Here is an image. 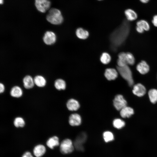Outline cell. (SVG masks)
I'll return each mask as SVG.
<instances>
[{
  "instance_id": "6da1fadb",
  "label": "cell",
  "mask_w": 157,
  "mask_h": 157,
  "mask_svg": "<svg viewBox=\"0 0 157 157\" xmlns=\"http://www.w3.org/2000/svg\"><path fill=\"white\" fill-rule=\"evenodd\" d=\"M130 30V25L129 21H125L112 33L110 40L111 48L113 50H116L123 44L129 35Z\"/></svg>"
},
{
  "instance_id": "7a4b0ae2",
  "label": "cell",
  "mask_w": 157,
  "mask_h": 157,
  "mask_svg": "<svg viewBox=\"0 0 157 157\" xmlns=\"http://www.w3.org/2000/svg\"><path fill=\"white\" fill-rule=\"evenodd\" d=\"M46 19L50 23L55 25L60 24L63 20V18L60 10L53 8L49 10L47 15Z\"/></svg>"
},
{
  "instance_id": "3957f363",
  "label": "cell",
  "mask_w": 157,
  "mask_h": 157,
  "mask_svg": "<svg viewBox=\"0 0 157 157\" xmlns=\"http://www.w3.org/2000/svg\"><path fill=\"white\" fill-rule=\"evenodd\" d=\"M117 70L120 76L127 82L129 86L133 85L134 80L132 73L129 65L122 67L117 66Z\"/></svg>"
},
{
  "instance_id": "277c9868",
  "label": "cell",
  "mask_w": 157,
  "mask_h": 157,
  "mask_svg": "<svg viewBox=\"0 0 157 157\" xmlns=\"http://www.w3.org/2000/svg\"><path fill=\"white\" fill-rule=\"evenodd\" d=\"M74 147V143L72 140L69 139H66L61 142L60 150L63 154H70L73 151Z\"/></svg>"
},
{
  "instance_id": "5b68a950",
  "label": "cell",
  "mask_w": 157,
  "mask_h": 157,
  "mask_svg": "<svg viewBox=\"0 0 157 157\" xmlns=\"http://www.w3.org/2000/svg\"><path fill=\"white\" fill-rule=\"evenodd\" d=\"M87 138L86 133L82 132L77 135L74 143L75 148L78 151H83L84 150L83 144L85 142Z\"/></svg>"
},
{
  "instance_id": "8992f818",
  "label": "cell",
  "mask_w": 157,
  "mask_h": 157,
  "mask_svg": "<svg viewBox=\"0 0 157 157\" xmlns=\"http://www.w3.org/2000/svg\"><path fill=\"white\" fill-rule=\"evenodd\" d=\"M35 4L39 11L44 13L49 9L51 3L49 0H35Z\"/></svg>"
},
{
  "instance_id": "52a82bcc",
  "label": "cell",
  "mask_w": 157,
  "mask_h": 157,
  "mask_svg": "<svg viewBox=\"0 0 157 157\" xmlns=\"http://www.w3.org/2000/svg\"><path fill=\"white\" fill-rule=\"evenodd\" d=\"M113 104L117 110H120L126 106L127 102L122 95L118 94L115 96L113 100Z\"/></svg>"
},
{
  "instance_id": "ba28073f",
  "label": "cell",
  "mask_w": 157,
  "mask_h": 157,
  "mask_svg": "<svg viewBox=\"0 0 157 157\" xmlns=\"http://www.w3.org/2000/svg\"><path fill=\"white\" fill-rule=\"evenodd\" d=\"M136 24V30L140 33H142L145 31H148L150 28L149 23L144 19H140L138 21Z\"/></svg>"
},
{
  "instance_id": "9c48e42d",
  "label": "cell",
  "mask_w": 157,
  "mask_h": 157,
  "mask_svg": "<svg viewBox=\"0 0 157 157\" xmlns=\"http://www.w3.org/2000/svg\"><path fill=\"white\" fill-rule=\"evenodd\" d=\"M43 41L46 44L51 45L54 43L56 39L55 33L51 31H46L43 37Z\"/></svg>"
},
{
  "instance_id": "30bf717a",
  "label": "cell",
  "mask_w": 157,
  "mask_h": 157,
  "mask_svg": "<svg viewBox=\"0 0 157 157\" xmlns=\"http://www.w3.org/2000/svg\"><path fill=\"white\" fill-rule=\"evenodd\" d=\"M132 92L135 95L139 97L144 95L146 92V89L144 86L140 83H138L133 86Z\"/></svg>"
},
{
  "instance_id": "8fae6325",
  "label": "cell",
  "mask_w": 157,
  "mask_h": 157,
  "mask_svg": "<svg viewBox=\"0 0 157 157\" xmlns=\"http://www.w3.org/2000/svg\"><path fill=\"white\" fill-rule=\"evenodd\" d=\"M138 71L142 74H145L149 71L150 67L147 63L144 60H142L136 65Z\"/></svg>"
},
{
  "instance_id": "7c38bea8",
  "label": "cell",
  "mask_w": 157,
  "mask_h": 157,
  "mask_svg": "<svg viewBox=\"0 0 157 157\" xmlns=\"http://www.w3.org/2000/svg\"><path fill=\"white\" fill-rule=\"evenodd\" d=\"M118 75L117 70L112 68L106 69L105 72L104 76L109 81L114 80L116 78Z\"/></svg>"
},
{
  "instance_id": "4fadbf2b",
  "label": "cell",
  "mask_w": 157,
  "mask_h": 157,
  "mask_svg": "<svg viewBox=\"0 0 157 157\" xmlns=\"http://www.w3.org/2000/svg\"><path fill=\"white\" fill-rule=\"evenodd\" d=\"M69 123L71 126H79L81 123V118L78 114H72L69 117Z\"/></svg>"
},
{
  "instance_id": "5bb4252c",
  "label": "cell",
  "mask_w": 157,
  "mask_h": 157,
  "mask_svg": "<svg viewBox=\"0 0 157 157\" xmlns=\"http://www.w3.org/2000/svg\"><path fill=\"white\" fill-rule=\"evenodd\" d=\"M124 14L127 20L129 22L135 21L138 17V15L137 13L131 8L126 9L124 11Z\"/></svg>"
},
{
  "instance_id": "9a60e30c",
  "label": "cell",
  "mask_w": 157,
  "mask_h": 157,
  "mask_svg": "<svg viewBox=\"0 0 157 157\" xmlns=\"http://www.w3.org/2000/svg\"><path fill=\"white\" fill-rule=\"evenodd\" d=\"M66 106L69 110L76 111L79 108L80 104L77 100L73 99H71L67 101Z\"/></svg>"
},
{
  "instance_id": "2e32d148",
  "label": "cell",
  "mask_w": 157,
  "mask_h": 157,
  "mask_svg": "<svg viewBox=\"0 0 157 157\" xmlns=\"http://www.w3.org/2000/svg\"><path fill=\"white\" fill-rule=\"evenodd\" d=\"M46 151L45 146L43 145L39 144L34 147L33 153L36 157H41L45 154Z\"/></svg>"
},
{
  "instance_id": "e0dca14e",
  "label": "cell",
  "mask_w": 157,
  "mask_h": 157,
  "mask_svg": "<svg viewBox=\"0 0 157 157\" xmlns=\"http://www.w3.org/2000/svg\"><path fill=\"white\" fill-rule=\"evenodd\" d=\"M23 82L24 87L26 89L32 88L35 84L34 79L29 75L25 76L23 79Z\"/></svg>"
},
{
  "instance_id": "ac0fdd59",
  "label": "cell",
  "mask_w": 157,
  "mask_h": 157,
  "mask_svg": "<svg viewBox=\"0 0 157 157\" xmlns=\"http://www.w3.org/2000/svg\"><path fill=\"white\" fill-rule=\"evenodd\" d=\"M23 94L22 88L18 86H15L11 89L10 94L13 97L18 98L21 97Z\"/></svg>"
},
{
  "instance_id": "d6986e66",
  "label": "cell",
  "mask_w": 157,
  "mask_h": 157,
  "mask_svg": "<svg viewBox=\"0 0 157 157\" xmlns=\"http://www.w3.org/2000/svg\"><path fill=\"white\" fill-rule=\"evenodd\" d=\"M120 111V115L124 118L129 117L134 113V110L132 108L127 106L122 108Z\"/></svg>"
},
{
  "instance_id": "ffe728a7",
  "label": "cell",
  "mask_w": 157,
  "mask_h": 157,
  "mask_svg": "<svg viewBox=\"0 0 157 157\" xmlns=\"http://www.w3.org/2000/svg\"><path fill=\"white\" fill-rule=\"evenodd\" d=\"M117 64V66L119 67H122L128 65L127 62L126 53L121 52L118 54Z\"/></svg>"
},
{
  "instance_id": "44dd1931",
  "label": "cell",
  "mask_w": 157,
  "mask_h": 157,
  "mask_svg": "<svg viewBox=\"0 0 157 157\" xmlns=\"http://www.w3.org/2000/svg\"><path fill=\"white\" fill-rule=\"evenodd\" d=\"M46 144L50 148L53 149L54 147L59 144V138L56 136L50 137L47 141Z\"/></svg>"
},
{
  "instance_id": "7402d4cb",
  "label": "cell",
  "mask_w": 157,
  "mask_h": 157,
  "mask_svg": "<svg viewBox=\"0 0 157 157\" xmlns=\"http://www.w3.org/2000/svg\"><path fill=\"white\" fill-rule=\"evenodd\" d=\"M76 34L78 38L83 40L87 39L89 35L88 32L82 28H78L76 31Z\"/></svg>"
},
{
  "instance_id": "603a6c76",
  "label": "cell",
  "mask_w": 157,
  "mask_h": 157,
  "mask_svg": "<svg viewBox=\"0 0 157 157\" xmlns=\"http://www.w3.org/2000/svg\"><path fill=\"white\" fill-rule=\"evenodd\" d=\"M33 79L35 84L39 87H44L46 85V81L42 76L37 75Z\"/></svg>"
},
{
  "instance_id": "cb8c5ba5",
  "label": "cell",
  "mask_w": 157,
  "mask_h": 157,
  "mask_svg": "<svg viewBox=\"0 0 157 157\" xmlns=\"http://www.w3.org/2000/svg\"><path fill=\"white\" fill-rule=\"evenodd\" d=\"M54 85L58 90H64L66 87V83L64 80L62 79H58L55 81Z\"/></svg>"
},
{
  "instance_id": "d4e9b609",
  "label": "cell",
  "mask_w": 157,
  "mask_h": 157,
  "mask_svg": "<svg viewBox=\"0 0 157 157\" xmlns=\"http://www.w3.org/2000/svg\"><path fill=\"white\" fill-rule=\"evenodd\" d=\"M148 94L150 100L152 103L154 104L157 102V90L151 89Z\"/></svg>"
},
{
  "instance_id": "484cf974",
  "label": "cell",
  "mask_w": 157,
  "mask_h": 157,
  "mask_svg": "<svg viewBox=\"0 0 157 157\" xmlns=\"http://www.w3.org/2000/svg\"><path fill=\"white\" fill-rule=\"evenodd\" d=\"M13 124L16 127H23L25 125V122L23 118L18 117L15 119L13 121Z\"/></svg>"
},
{
  "instance_id": "4316f807",
  "label": "cell",
  "mask_w": 157,
  "mask_h": 157,
  "mask_svg": "<svg viewBox=\"0 0 157 157\" xmlns=\"http://www.w3.org/2000/svg\"><path fill=\"white\" fill-rule=\"evenodd\" d=\"M103 136L104 141L106 142L112 141L114 139L113 134L109 131L104 132L103 134Z\"/></svg>"
},
{
  "instance_id": "83f0119b",
  "label": "cell",
  "mask_w": 157,
  "mask_h": 157,
  "mask_svg": "<svg viewBox=\"0 0 157 157\" xmlns=\"http://www.w3.org/2000/svg\"><path fill=\"white\" fill-rule=\"evenodd\" d=\"M113 124L115 128L118 129H120L124 126L125 122L123 120L117 118L113 120Z\"/></svg>"
},
{
  "instance_id": "f1b7e54d",
  "label": "cell",
  "mask_w": 157,
  "mask_h": 157,
  "mask_svg": "<svg viewBox=\"0 0 157 157\" xmlns=\"http://www.w3.org/2000/svg\"><path fill=\"white\" fill-rule=\"evenodd\" d=\"M111 60L110 55L108 53H103L100 58L101 62L104 64H107L109 63Z\"/></svg>"
},
{
  "instance_id": "f546056e",
  "label": "cell",
  "mask_w": 157,
  "mask_h": 157,
  "mask_svg": "<svg viewBox=\"0 0 157 157\" xmlns=\"http://www.w3.org/2000/svg\"><path fill=\"white\" fill-rule=\"evenodd\" d=\"M126 54L127 65H133L135 62V59L134 56L130 52H126Z\"/></svg>"
},
{
  "instance_id": "4dcf8cb0",
  "label": "cell",
  "mask_w": 157,
  "mask_h": 157,
  "mask_svg": "<svg viewBox=\"0 0 157 157\" xmlns=\"http://www.w3.org/2000/svg\"><path fill=\"white\" fill-rule=\"evenodd\" d=\"M152 23L154 26L157 27V14L153 16L152 20Z\"/></svg>"
},
{
  "instance_id": "1f68e13d",
  "label": "cell",
  "mask_w": 157,
  "mask_h": 157,
  "mask_svg": "<svg viewBox=\"0 0 157 157\" xmlns=\"http://www.w3.org/2000/svg\"><path fill=\"white\" fill-rule=\"evenodd\" d=\"M22 157H33L31 154L29 152H26L22 155Z\"/></svg>"
},
{
  "instance_id": "d6a6232c",
  "label": "cell",
  "mask_w": 157,
  "mask_h": 157,
  "mask_svg": "<svg viewBox=\"0 0 157 157\" xmlns=\"http://www.w3.org/2000/svg\"><path fill=\"white\" fill-rule=\"evenodd\" d=\"M5 88L4 85L1 83H0V93H3L5 91Z\"/></svg>"
},
{
  "instance_id": "836d02e7",
  "label": "cell",
  "mask_w": 157,
  "mask_h": 157,
  "mask_svg": "<svg viewBox=\"0 0 157 157\" xmlns=\"http://www.w3.org/2000/svg\"><path fill=\"white\" fill-rule=\"evenodd\" d=\"M150 0H139V1L142 3H148Z\"/></svg>"
},
{
  "instance_id": "e575fe53",
  "label": "cell",
  "mask_w": 157,
  "mask_h": 157,
  "mask_svg": "<svg viewBox=\"0 0 157 157\" xmlns=\"http://www.w3.org/2000/svg\"><path fill=\"white\" fill-rule=\"evenodd\" d=\"M3 0H0V3L1 4H2L3 3Z\"/></svg>"
},
{
  "instance_id": "d590c367",
  "label": "cell",
  "mask_w": 157,
  "mask_h": 157,
  "mask_svg": "<svg viewBox=\"0 0 157 157\" xmlns=\"http://www.w3.org/2000/svg\"><path fill=\"white\" fill-rule=\"evenodd\" d=\"M98 1H101V0H98Z\"/></svg>"
}]
</instances>
